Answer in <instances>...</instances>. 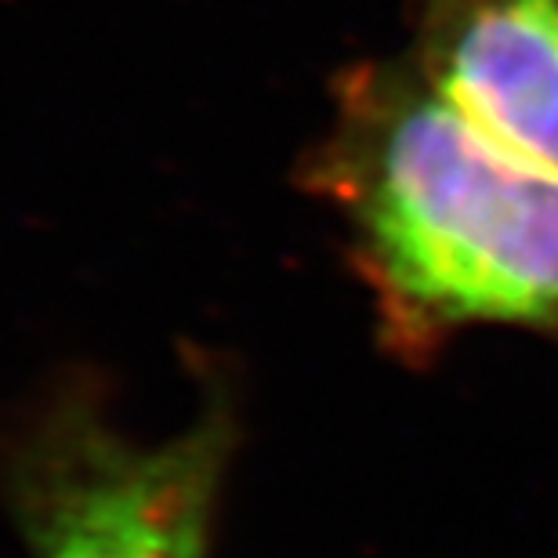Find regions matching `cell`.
I'll return each mask as SVG.
<instances>
[{
	"label": "cell",
	"mask_w": 558,
	"mask_h": 558,
	"mask_svg": "<svg viewBox=\"0 0 558 558\" xmlns=\"http://www.w3.org/2000/svg\"><path fill=\"white\" fill-rule=\"evenodd\" d=\"M232 442L226 403L167 442H135L62 396L15 435L0 483L33 558H210Z\"/></svg>",
	"instance_id": "7a4b0ae2"
},
{
	"label": "cell",
	"mask_w": 558,
	"mask_h": 558,
	"mask_svg": "<svg viewBox=\"0 0 558 558\" xmlns=\"http://www.w3.org/2000/svg\"><path fill=\"white\" fill-rule=\"evenodd\" d=\"M421 76L505 149L558 174V0H407Z\"/></svg>",
	"instance_id": "3957f363"
},
{
	"label": "cell",
	"mask_w": 558,
	"mask_h": 558,
	"mask_svg": "<svg viewBox=\"0 0 558 558\" xmlns=\"http://www.w3.org/2000/svg\"><path fill=\"white\" fill-rule=\"evenodd\" d=\"M301 178L349 226L396 355L424 360L472 327L558 344V174L475 128L410 59L338 73Z\"/></svg>",
	"instance_id": "6da1fadb"
}]
</instances>
